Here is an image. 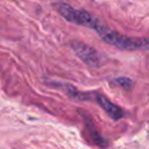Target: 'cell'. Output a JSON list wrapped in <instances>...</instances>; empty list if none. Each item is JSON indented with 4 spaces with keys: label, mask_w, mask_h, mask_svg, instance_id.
<instances>
[{
    "label": "cell",
    "mask_w": 149,
    "mask_h": 149,
    "mask_svg": "<svg viewBox=\"0 0 149 149\" xmlns=\"http://www.w3.org/2000/svg\"><path fill=\"white\" fill-rule=\"evenodd\" d=\"M94 30L106 43L115 48L123 50H149V38L129 37L114 30H111L102 23H100Z\"/></svg>",
    "instance_id": "1"
},
{
    "label": "cell",
    "mask_w": 149,
    "mask_h": 149,
    "mask_svg": "<svg viewBox=\"0 0 149 149\" xmlns=\"http://www.w3.org/2000/svg\"><path fill=\"white\" fill-rule=\"evenodd\" d=\"M56 9L59 12V14L68 21L80 24L91 29H95L101 22L91 13L84 9H74L66 2H57L55 5Z\"/></svg>",
    "instance_id": "2"
},
{
    "label": "cell",
    "mask_w": 149,
    "mask_h": 149,
    "mask_svg": "<svg viewBox=\"0 0 149 149\" xmlns=\"http://www.w3.org/2000/svg\"><path fill=\"white\" fill-rule=\"evenodd\" d=\"M71 48L73 49L76 55L88 66L97 68L101 64V59H100L99 54L92 47H90L85 43H81L79 41H72L71 42Z\"/></svg>",
    "instance_id": "3"
},
{
    "label": "cell",
    "mask_w": 149,
    "mask_h": 149,
    "mask_svg": "<svg viewBox=\"0 0 149 149\" xmlns=\"http://www.w3.org/2000/svg\"><path fill=\"white\" fill-rule=\"evenodd\" d=\"M94 97H95V101L100 105V107H101L113 120H120V119L123 116V111H122L119 106H116L115 104H113L112 101H109L104 94L95 93Z\"/></svg>",
    "instance_id": "4"
},
{
    "label": "cell",
    "mask_w": 149,
    "mask_h": 149,
    "mask_svg": "<svg viewBox=\"0 0 149 149\" xmlns=\"http://www.w3.org/2000/svg\"><path fill=\"white\" fill-rule=\"evenodd\" d=\"M86 125H87V128H88V130H90V134H91V136H92V139H93V142L94 143H97V144H99V146H101V147H105L106 144H107V141L104 139V137H101L100 135H99V133L95 130V128H94V125H92L91 122H88L87 120H86Z\"/></svg>",
    "instance_id": "5"
},
{
    "label": "cell",
    "mask_w": 149,
    "mask_h": 149,
    "mask_svg": "<svg viewBox=\"0 0 149 149\" xmlns=\"http://www.w3.org/2000/svg\"><path fill=\"white\" fill-rule=\"evenodd\" d=\"M113 84L119 85V86H121V87H122V88H125V90H130V88L133 87V85H134L133 80H132V79H129V78H126V77L115 78V79L113 80Z\"/></svg>",
    "instance_id": "6"
}]
</instances>
